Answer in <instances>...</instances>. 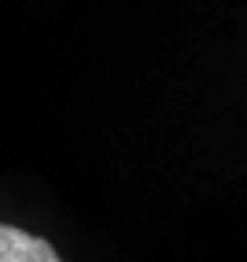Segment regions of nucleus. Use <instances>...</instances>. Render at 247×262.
Returning <instances> with one entry per match:
<instances>
[{"label":"nucleus","mask_w":247,"mask_h":262,"mask_svg":"<svg viewBox=\"0 0 247 262\" xmlns=\"http://www.w3.org/2000/svg\"><path fill=\"white\" fill-rule=\"evenodd\" d=\"M0 262H63L48 240L0 222Z\"/></svg>","instance_id":"obj_1"}]
</instances>
